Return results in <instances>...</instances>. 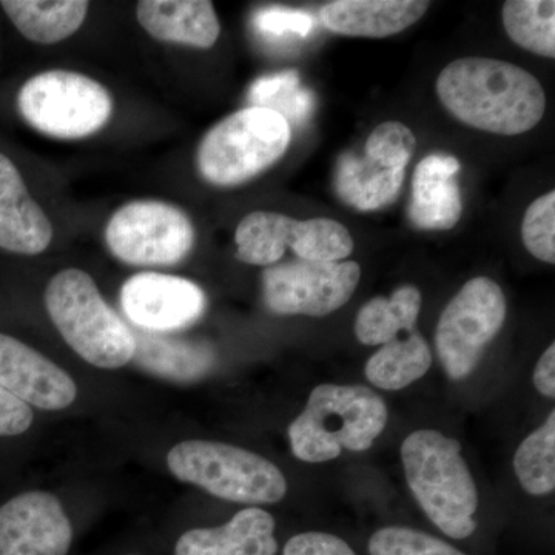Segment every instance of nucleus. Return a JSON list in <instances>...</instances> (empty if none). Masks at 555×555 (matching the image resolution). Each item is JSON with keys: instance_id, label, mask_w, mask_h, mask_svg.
<instances>
[{"instance_id": "nucleus-1", "label": "nucleus", "mask_w": 555, "mask_h": 555, "mask_svg": "<svg viewBox=\"0 0 555 555\" xmlns=\"http://www.w3.org/2000/svg\"><path fill=\"white\" fill-rule=\"evenodd\" d=\"M438 100L473 129L516 137L534 129L546 112L540 80L518 65L492 57H462L437 78Z\"/></svg>"}, {"instance_id": "nucleus-2", "label": "nucleus", "mask_w": 555, "mask_h": 555, "mask_svg": "<svg viewBox=\"0 0 555 555\" xmlns=\"http://www.w3.org/2000/svg\"><path fill=\"white\" fill-rule=\"evenodd\" d=\"M409 488L429 520L451 539L477 529V486L462 456V444L434 429H420L401 444Z\"/></svg>"}, {"instance_id": "nucleus-3", "label": "nucleus", "mask_w": 555, "mask_h": 555, "mask_svg": "<svg viewBox=\"0 0 555 555\" xmlns=\"http://www.w3.org/2000/svg\"><path fill=\"white\" fill-rule=\"evenodd\" d=\"M385 400L364 386L321 385L288 426L294 455L301 462L324 463L343 451L363 452L387 425Z\"/></svg>"}, {"instance_id": "nucleus-4", "label": "nucleus", "mask_w": 555, "mask_h": 555, "mask_svg": "<svg viewBox=\"0 0 555 555\" xmlns=\"http://www.w3.org/2000/svg\"><path fill=\"white\" fill-rule=\"evenodd\" d=\"M46 306L62 338L87 363L119 369L133 360V331L102 298L89 273L80 269L56 273L46 288Z\"/></svg>"}, {"instance_id": "nucleus-5", "label": "nucleus", "mask_w": 555, "mask_h": 555, "mask_svg": "<svg viewBox=\"0 0 555 555\" xmlns=\"http://www.w3.org/2000/svg\"><path fill=\"white\" fill-rule=\"evenodd\" d=\"M167 466L179 481L228 502L273 505L287 492L286 477L272 462L219 441H182L170 449Z\"/></svg>"}, {"instance_id": "nucleus-6", "label": "nucleus", "mask_w": 555, "mask_h": 555, "mask_svg": "<svg viewBox=\"0 0 555 555\" xmlns=\"http://www.w3.org/2000/svg\"><path fill=\"white\" fill-rule=\"evenodd\" d=\"M291 139V124L272 109H240L201 141L196 155L201 177L218 188L244 184L283 158Z\"/></svg>"}, {"instance_id": "nucleus-7", "label": "nucleus", "mask_w": 555, "mask_h": 555, "mask_svg": "<svg viewBox=\"0 0 555 555\" xmlns=\"http://www.w3.org/2000/svg\"><path fill=\"white\" fill-rule=\"evenodd\" d=\"M17 108L39 133L82 139L104 129L112 118L113 101L98 80L69 69H50L22 86Z\"/></svg>"}, {"instance_id": "nucleus-8", "label": "nucleus", "mask_w": 555, "mask_h": 555, "mask_svg": "<svg viewBox=\"0 0 555 555\" xmlns=\"http://www.w3.org/2000/svg\"><path fill=\"white\" fill-rule=\"evenodd\" d=\"M415 144V134L404 124H379L369 134L363 152L339 156L334 177L338 198L360 211L382 210L396 203Z\"/></svg>"}, {"instance_id": "nucleus-9", "label": "nucleus", "mask_w": 555, "mask_h": 555, "mask_svg": "<svg viewBox=\"0 0 555 555\" xmlns=\"http://www.w3.org/2000/svg\"><path fill=\"white\" fill-rule=\"evenodd\" d=\"M236 258L251 266L278 264L292 248L299 259L339 262L353 251L349 230L331 218L299 221L275 211H254L236 228Z\"/></svg>"}, {"instance_id": "nucleus-10", "label": "nucleus", "mask_w": 555, "mask_h": 555, "mask_svg": "<svg viewBox=\"0 0 555 555\" xmlns=\"http://www.w3.org/2000/svg\"><path fill=\"white\" fill-rule=\"evenodd\" d=\"M505 318V294L495 281L486 276L467 281L448 302L436 328L438 360L449 378L463 379L476 371Z\"/></svg>"}, {"instance_id": "nucleus-11", "label": "nucleus", "mask_w": 555, "mask_h": 555, "mask_svg": "<svg viewBox=\"0 0 555 555\" xmlns=\"http://www.w3.org/2000/svg\"><path fill=\"white\" fill-rule=\"evenodd\" d=\"M113 257L138 268H164L188 258L195 244L189 215L163 201H133L118 208L105 228Z\"/></svg>"}, {"instance_id": "nucleus-12", "label": "nucleus", "mask_w": 555, "mask_h": 555, "mask_svg": "<svg viewBox=\"0 0 555 555\" xmlns=\"http://www.w3.org/2000/svg\"><path fill=\"white\" fill-rule=\"evenodd\" d=\"M360 278L356 261L292 259L262 272V298L278 315L326 317L352 298Z\"/></svg>"}, {"instance_id": "nucleus-13", "label": "nucleus", "mask_w": 555, "mask_h": 555, "mask_svg": "<svg viewBox=\"0 0 555 555\" xmlns=\"http://www.w3.org/2000/svg\"><path fill=\"white\" fill-rule=\"evenodd\" d=\"M120 306L142 332L169 334L201 320L207 298L198 284L185 278L144 272L124 283Z\"/></svg>"}, {"instance_id": "nucleus-14", "label": "nucleus", "mask_w": 555, "mask_h": 555, "mask_svg": "<svg viewBox=\"0 0 555 555\" xmlns=\"http://www.w3.org/2000/svg\"><path fill=\"white\" fill-rule=\"evenodd\" d=\"M72 521L50 492H24L0 506V555H68Z\"/></svg>"}, {"instance_id": "nucleus-15", "label": "nucleus", "mask_w": 555, "mask_h": 555, "mask_svg": "<svg viewBox=\"0 0 555 555\" xmlns=\"http://www.w3.org/2000/svg\"><path fill=\"white\" fill-rule=\"evenodd\" d=\"M0 387L43 411H62L78 397V387L67 372L5 334H0Z\"/></svg>"}, {"instance_id": "nucleus-16", "label": "nucleus", "mask_w": 555, "mask_h": 555, "mask_svg": "<svg viewBox=\"0 0 555 555\" xmlns=\"http://www.w3.org/2000/svg\"><path fill=\"white\" fill-rule=\"evenodd\" d=\"M53 240L46 211L31 198L20 169L0 153V248L17 255H39Z\"/></svg>"}, {"instance_id": "nucleus-17", "label": "nucleus", "mask_w": 555, "mask_h": 555, "mask_svg": "<svg viewBox=\"0 0 555 555\" xmlns=\"http://www.w3.org/2000/svg\"><path fill=\"white\" fill-rule=\"evenodd\" d=\"M460 163L447 153H433L420 160L412 177L408 215L420 230L455 228L463 215L462 190L456 173Z\"/></svg>"}, {"instance_id": "nucleus-18", "label": "nucleus", "mask_w": 555, "mask_h": 555, "mask_svg": "<svg viewBox=\"0 0 555 555\" xmlns=\"http://www.w3.org/2000/svg\"><path fill=\"white\" fill-rule=\"evenodd\" d=\"M430 2L425 0H335L321 9V22L334 35L382 39L416 24Z\"/></svg>"}, {"instance_id": "nucleus-19", "label": "nucleus", "mask_w": 555, "mask_h": 555, "mask_svg": "<svg viewBox=\"0 0 555 555\" xmlns=\"http://www.w3.org/2000/svg\"><path fill=\"white\" fill-rule=\"evenodd\" d=\"M275 518L259 507H247L217 528L184 532L175 555H276Z\"/></svg>"}, {"instance_id": "nucleus-20", "label": "nucleus", "mask_w": 555, "mask_h": 555, "mask_svg": "<svg viewBox=\"0 0 555 555\" xmlns=\"http://www.w3.org/2000/svg\"><path fill=\"white\" fill-rule=\"evenodd\" d=\"M138 21L160 42L208 50L221 35L214 3L208 0H142Z\"/></svg>"}, {"instance_id": "nucleus-21", "label": "nucleus", "mask_w": 555, "mask_h": 555, "mask_svg": "<svg viewBox=\"0 0 555 555\" xmlns=\"http://www.w3.org/2000/svg\"><path fill=\"white\" fill-rule=\"evenodd\" d=\"M133 335L137 350L131 361L156 377L193 383L207 377L217 366V352L208 343L167 338L142 331Z\"/></svg>"}, {"instance_id": "nucleus-22", "label": "nucleus", "mask_w": 555, "mask_h": 555, "mask_svg": "<svg viewBox=\"0 0 555 555\" xmlns=\"http://www.w3.org/2000/svg\"><path fill=\"white\" fill-rule=\"evenodd\" d=\"M0 7L22 36L50 46L69 38L82 27L90 3L86 0H3Z\"/></svg>"}, {"instance_id": "nucleus-23", "label": "nucleus", "mask_w": 555, "mask_h": 555, "mask_svg": "<svg viewBox=\"0 0 555 555\" xmlns=\"http://www.w3.org/2000/svg\"><path fill=\"white\" fill-rule=\"evenodd\" d=\"M422 302V292L415 286L398 287L390 298L371 299L357 315L358 341L383 346L404 332L415 331Z\"/></svg>"}, {"instance_id": "nucleus-24", "label": "nucleus", "mask_w": 555, "mask_h": 555, "mask_svg": "<svg viewBox=\"0 0 555 555\" xmlns=\"http://www.w3.org/2000/svg\"><path fill=\"white\" fill-rule=\"evenodd\" d=\"M390 339L369 358L366 377L385 390H401L422 377L433 366V353L426 339L416 331ZM403 335V334H401Z\"/></svg>"}, {"instance_id": "nucleus-25", "label": "nucleus", "mask_w": 555, "mask_h": 555, "mask_svg": "<svg viewBox=\"0 0 555 555\" xmlns=\"http://www.w3.org/2000/svg\"><path fill=\"white\" fill-rule=\"evenodd\" d=\"M507 36L521 49L555 57V2L553 0H509L502 10Z\"/></svg>"}, {"instance_id": "nucleus-26", "label": "nucleus", "mask_w": 555, "mask_h": 555, "mask_svg": "<svg viewBox=\"0 0 555 555\" xmlns=\"http://www.w3.org/2000/svg\"><path fill=\"white\" fill-rule=\"evenodd\" d=\"M521 488L531 495L551 494L555 488V412L531 436L526 437L514 456Z\"/></svg>"}, {"instance_id": "nucleus-27", "label": "nucleus", "mask_w": 555, "mask_h": 555, "mask_svg": "<svg viewBox=\"0 0 555 555\" xmlns=\"http://www.w3.org/2000/svg\"><path fill=\"white\" fill-rule=\"evenodd\" d=\"M248 101L251 107L272 109L295 124L308 119L315 108V96L301 86L295 69L259 78L248 91Z\"/></svg>"}, {"instance_id": "nucleus-28", "label": "nucleus", "mask_w": 555, "mask_h": 555, "mask_svg": "<svg viewBox=\"0 0 555 555\" xmlns=\"http://www.w3.org/2000/svg\"><path fill=\"white\" fill-rule=\"evenodd\" d=\"M371 555H466L437 537L403 528L389 526L379 529L369 540Z\"/></svg>"}, {"instance_id": "nucleus-29", "label": "nucleus", "mask_w": 555, "mask_h": 555, "mask_svg": "<svg viewBox=\"0 0 555 555\" xmlns=\"http://www.w3.org/2000/svg\"><path fill=\"white\" fill-rule=\"evenodd\" d=\"M521 240L540 261L555 262V192H547L528 207L521 224Z\"/></svg>"}, {"instance_id": "nucleus-30", "label": "nucleus", "mask_w": 555, "mask_h": 555, "mask_svg": "<svg viewBox=\"0 0 555 555\" xmlns=\"http://www.w3.org/2000/svg\"><path fill=\"white\" fill-rule=\"evenodd\" d=\"M251 25L262 38L284 39L294 36L305 39L313 31L317 22L309 11L266 7L254 14Z\"/></svg>"}, {"instance_id": "nucleus-31", "label": "nucleus", "mask_w": 555, "mask_h": 555, "mask_svg": "<svg viewBox=\"0 0 555 555\" xmlns=\"http://www.w3.org/2000/svg\"><path fill=\"white\" fill-rule=\"evenodd\" d=\"M283 555H357L345 540L326 532H302L292 537Z\"/></svg>"}, {"instance_id": "nucleus-32", "label": "nucleus", "mask_w": 555, "mask_h": 555, "mask_svg": "<svg viewBox=\"0 0 555 555\" xmlns=\"http://www.w3.org/2000/svg\"><path fill=\"white\" fill-rule=\"evenodd\" d=\"M33 409L0 387V437H16L33 425Z\"/></svg>"}, {"instance_id": "nucleus-33", "label": "nucleus", "mask_w": 555, "mask_h": 555, "mask_svg": "<svg viewBox=\"0 0 555 555\" xmlns=\"http://www.w3.org/2000/svg\"><path fill=\"white\" fill-rule=\"evenodd\" d=\"M534 385L542 396L555 397V345L547 347L534 371Z\"/></svg>"}]
</instances>
